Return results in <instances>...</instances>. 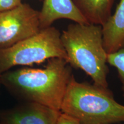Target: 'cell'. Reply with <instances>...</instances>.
Returning a JSON list of instances; mask_svg holds the SVG:
<instances>
[{
	"label": "cell",
	"mask_w": 124,
	"mask_h": 124,
	"mask_svg": "<svg viewBox=\"0 0 124 124\" xmlns=\"http://www.w3.org/2000/svg\"><path fill=\"white\" fill-rule=\"evenodd\" d=\"M60 111L80 124H113L124 122V106L114 100L108 89L78 82H70Z\"/></svg>",
	"instance_id": "cell-3"
},
{
	"label": "cell",
	"mask_w": 124,
	"mask_h": 124,
	"mask_svg": "<svg viewBox=\"0 0 124 124\" xmlns=\"http://www.w3.org/2000/svg\"><path fill=\"white\" fill-rule=\"evenodd\" d=\"M102 31L107 54L124 49V0H120L114 13L102 27Z\"/></svg>",
	"instance_id": "cell-8"
},
{
	"label": "cell",
	"mask_w": 124,
	"mask_h": 124,
	"mask_svg": "<svg viewBox=\"0 0 124 124\" xmlns=\"http://www.w3.org/2000/svg\"><path fill=\"white\" fill-rule=\"evenodd\" d=\"M60 113L41 103L24 101L0 110V124H56Z\"/></svg>",
	"instance_id": "cell-6"
},
{
	"label": "cell",
	"mask_w": 124,
	"mask_h": 124,
	"mask_svg": "<svg viewBox=\"0 0 124 124\" xmlns=\"http://www.w3.org/2000/svg\"><path fill=\"white\" fill-rule=\"evenodd\" d=\"M52 58L68 61L62 43L61 33L55 27L50 26L10 47L1 49L0 74L15 66H32Z\"/></svg>",
	"instance_id": "cell-4"
},
{
	"label": "cell",
	"mask_w": 124,
	"mask_h": 124,
	"mask_svg": "<svg viewBox=\"0 0 124 124\" xmlns=\"http://www.w3.org/2000/svg\"><path fill=\"white\" fill-rule=\"evenodd\" d=\"M40 1H43V0H40Z\"/></svg>",
	"instance_id": "cell-14"
},
{
	"label": "cell",
	"mask_w": 124,
	"mask_h": 124,
	"mask_svg": "<svg viewBox=\"0 0 124 124\" xmlns=\"http://www.w3.org/2000/svg\"><path fill=\"white\" fill-rule=\"evenodd\" d=\"M21 3V0H0V12L13 8Z\"/></svg>",
	"instance_id": "cell-11"
},
{
	"label": "cell",
	"mask_w": 124,
	"mask_h": 124,
	"mask_svg": "<svg viewBox=\"0 0 124 124\" xmlns=\"http://www.w3.org/2000/svg\"><path fill=\"white\" fill-rule=\"evenodd\" d=\"M41 30L39 11L28 4L0 12V50L28 38Z\"/></svg>",
	"instance_id": "cell-5"
},
{
	"label": "cell",
	"mask_w": 124,
	"mask_h": 124,
	"mask_svg": "<svg viewBox=\"0 0 124 124\" xmlns=\"http://www.w3.org/2000/svg\"><path fill=\"white\" fill-rule=\"evenodd\" d=\"M108 63L117 70L124 97V49L108 55Z\"/></svg>",
	"instance_id": "cell-10"
},
{
	"label": "cell",
	"mask_w": 124,
	"mask_h": 124,
	"mask_svg": "<svg viewBox=\"0 0 124 124\" xmlns=\"http://www.w3.org/2000/svg\"><path fill=\"white\" fill-rule=\"evenodd\" d=\"M56 124H80L76 119L64 113H60Z\"/></svg>",
	"instance_id": "cell-12"
},
{
	"label": "cell",
	"mask_w": 124,
	"mask_h": 124,
	"mask_svg": "<svg viewBox=\"0 0 124 124\" xmlns=\"http://www.w3.org/2000/svg\"><path fill=\"white\" fill-rule=\"evenodd\" d=\"M61 40L71 66L90 76L94 85L108 89V55L102 26L75 23L61 33Z\"/></svg>",
	"instance_id": "cell-2"
},
{
	"label": "cell",
	"mask_w": 124,
	"mask_h": 124,
	"mask_svg": "<svg viewBox=\"0 0 124 124\" xmlns=\"http://www.w3.org/2000/svg\"><path fill=\"white\" fill-rule=\"evenodd\" d=\"M39 11L40 29L52 25L59 19H68L80 24H89L74 4L72 0H43Z\"/></svg>",
	"instance_id": "cell-7"
},
{
	"label": "cell",
	"mask_w": 124,
	"mask_h": 124,
	"mask_svg": "<svg viewBox=\"0 0 124 124\" xmlns=\"http://www.w3.org/2000/svg\"><path fill=\"white\" fill-rule=\"evenodd\" d=\"M2 85V83H1V74H0V86Z\"/></svg>",
	"instance_id": "cell-13"
},
{
	"label": "cell",
	"mask_w": 124,
	"mask_h": 124,
	"mask_svg": "<svg viewBox=\"0 0 124 124\" xmlns=\"http://www.w3.org/2000/svg\"><path fill=\"white\" fill-rule=\"evenodd\" d=\"M73 77L71 66L61 58L48 60L44 69L21 68L1 74L2 85L13 97L58 111Z\"/></svg>",
	"instance_id": "cell-1"
},
{
	"label": "cell",
	"mask_w": 124,
	"mask_h": 124,
	"mask_svg": "<svg viewBox=\"0 0 124 124\" xmlns=\"http://www.w3.org/2000/svg\"><path fill=\"white\" fill-rule=\"evenodd\" d=\"M89 24L103 26L111 16L114 0H72Z\"/></svg>",
	"instance_id": "cell-9"
}]
</instances>
